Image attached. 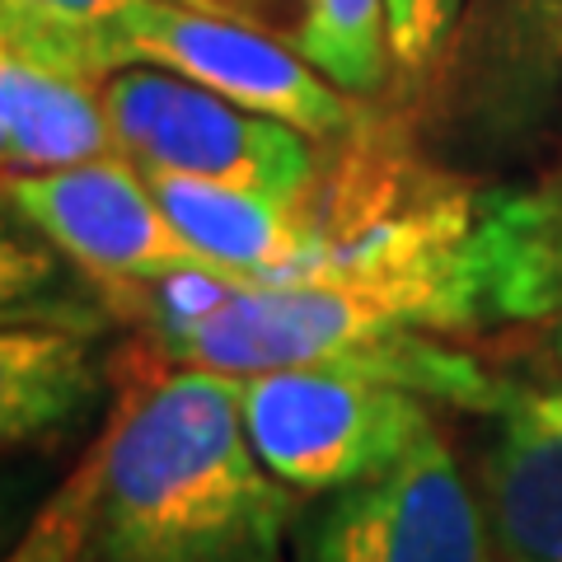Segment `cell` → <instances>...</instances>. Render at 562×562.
<instances>
[{"instance_id":"1","label":"cell","mask_w":562,"mask_h":562,"mask_svg":"<svg viewBox=\"0 0 562 562\" xmlns=\"http://www.w3.org/2000/svg\"><path fill=\"white\" fill-rule=\"evenodd\" d=\"M109 417L80 562H286L295 492L254 454L235 375L173 366Z\"/></svg>"},{"instance_id":"2","label":"cell","mask_w":562,"mask_h":562,"mask_svg":"<svg viewBox=\"0 0 562 562\" xmlns=\"http://www.w3.org/2000/svg\"><path fill=\"white\" fill-rule=\"evenodd\" d=\"M113 150L140 173L305 198L324 173V140L249 113L160 66H122L99 85Z\"/></svg>"},{"instance_id":"3","label":"cell","mask_w":562,"mask_h":562,"mask_svg":"<svg viewBox=\"0 0 562 562\" xmlns=\"http://www.w3.org/2000/svg\"><path fill=\"white\" fill-rule=\"evenodd\" d=\"M249 446L291 492L375 479L436 431V403L342 371H262L239 380Z\"/></svg>"},{"instance_id":"4","label":"cell","mask_w":562,"mask_h":562,"mask_svg":"<svg viewBox=\"0 0 562 562\" xmlns=\"http://www.w3.org/2000/svg\"><path fill=\"white\" fill-rule=\"evenodd\" d=\"M122 66L173 70L249 113L291 122L324 146L371 127L357 94L324 80L281 38L183 0H140L122 29Z\"/></svg>"},{"instance_id":"5","label":"cell","mask_w":562,"mask_h":562,"mask_svg":"<svg viewBox=\"0 0 562 562\" xmlns=\"http://www.w3.org/2000/svg\"><path fill=\"white\" fill-rule=\"evenodd\" d=\"M0 202L20 211L85 277L99 281L103 301L188 272L235 281L173 231L146 173L122 155L61 169H0Z\"/></svg>"},{"instance_id":"6","label":"cell","mask_w":562,"mask_h":562,"mask_svg":"<svg viewBox=\"0 0 562 562\" xmlns=\"http://www.w3.org/2000/svg\"><path fill=\"white\" fill-rule=\"evenodd\" d=\"M295 562H497L479 492L436 427L375 479L324 492L295 530Z\"/></svg>"},{"instance_id":"7","label":"cell","mask_w":562,"mask_h":562,"mask_svg":"<svg viewBox=\"0 0 562 562\" xmlns=\"http://www.w3.org/2000/svg\"><path fill=\"white\" fill-rule=\"evenodd\" d=\"M446 70L450 132L483 150L525 140L562 85V0H469Z\"/></svg>"},{"instance_id":"8","label":"cell","mask_w":562,"mask_h":562,"mask_svg":"<svg viewBox=\"0 0 562 562\" xmlns=\"http://www.w3.org/2000/svg\"><path fill=\"white\" fill-rule=\"evenodd\" d=\"M479 506L497 562H562V380L516 384L487 413Z\"/></svg>"},{"instance_id":"9","label":"cell","mask_w":562,"mask_h":562,"mask_svg":"<svg viewBox=\"0 0 562 562\" xmlns=\"http://www.w3.org/2000/svg\"><path fill=\"white\" fill-rule=\"evenodd\" d=\"M99 398V338L66 328H0V454L76 431Z\"/></svg>"},{"instance_id":"10","label":"cell","mask_w":562,"mask_h":562,"mask_svg":"<svg viewBox=\"0 0 562 562\" xmlns=\"http://www.w3.org/2000/svg\"><path fill=\"white\" fill-rule=\"evenodd\" d=\"M0 127L10 132L14 169H61L117 155L94 85L38 66L0 33Z\"/></svg>"},{"instance_id":"11","label":"cell","mask_w":562,"mask_h":562,"mask_svg":"<svg viewBox=\"0 0 562 562\" xmlns=\"http://www.w3.org/2000/svg\"><path fill=\"white\" fill-rule=\"evenodd\" d=\"M206 10L235 14L254 24L272 10V0H206ZM281 24L272 38L305 57L324 80L347 94H380L394 76L390 52V0H281Z\"/></svg>"},{"instance_id":"12","label":"cell","mask_w":562,"mask_h":562,"mask_svg":"<svg viewBox=\"0 0 562 562\" xmlns=\"http://www.w3.org/2000/svg\"><path fill=\"white\" fill-rule=\"evenodd\" d=\"M113 310L99 281L0 202V328H66L103 338Z\"/></svg>"},{"instance_id":"13","label":"cell","mask_w":562,"mask_h":562,"mask_svg":"<svg viewBox=\"0 0 562 562\" xmlns=\"http://www.w3.org/2000/svg\"><path fill=\"white\" fill-rule=\"evenodd\" d=\"M140 0H0V33L38 66L99 85L122 70V29Z\"/></svg>"},{"instance_id":"14","label":"cell","mask_w":562,"mask_h":562,"mask_svg":"<svg viewBox=\"0 0 562 562\" xmlns=\"http://www.w3.org/2000/svg\"><path fill=\"white\" fill-rule=\"evenodd\" d=\"M109 436H113V417H103L94 446L85 450L76 460V469L47 492L38 516L29 520L20 543H14L0 562H80L85 530H90V512H94V492H99V473H103V454H109Z\"/></svg>"},{"instance_id":"15","label":"cell","mask_w":562,"mask_h":562,"mask_svg":"<svg viewBox=\"0 0 562 562\" xmlns=\"http://www.w3.org/2000/svg\"><path fill=\"white\" fill-rule=\"evenodd\" d=\"M460 14L464 0H390V52L403 85H427L441 76L460 33Z\"/></svg>"},{"instance_id":"16","label":"cell","mask_w":562,"mask_h":562,"mask_svg":"<svg viewBox=\"0 0 562 562\" xmlns=\"http://www.w3.org/2000/svg\"><path fill=\"white\" fill-rule=\"evenodd\" d=\"M38 506H43L38 473L0 464V558L20 543V535L29 530V520L38 516Z\"/></svg>"},{"instance_id":"17","label":"cell","mask_w":562,"mask_h":562,"mask_svg":"<svg viewBox=\"0 0 562 562\" xmlns=\"http://www.w3.org/2000/svg\"><path fill=\"white\" fill-rule=\"evenodd\" d=\"M0 169H14V146H10V132L0 127Z\"/></svg>"},{"instance_id":"18","label":"cell","mask_w":562,"mask_h":562,"mask_svg":"<svg viewBox=\"0 0 562 562\" xmlns=\"http://www.w3.org/2000/svg\"><path fill=\"white\" fill-rule=\"evenodd\" d=\"M549 324H553V357L562 361V310L553 314V319H549Z\"/></svg>"},{"instance_id":"19","label":"cell","mask_w":562,"mask_h":562,"mask_svg":"<svg viewBox=\"0 0 562 562\" xmlns=\"http://www.w3.org/2000/svg\"><path fill=\"white\" fill-rule=\"evenodd\" d=\"M183 5H202L206 10V0H183Z\"/></svg>"}]
</instances>
